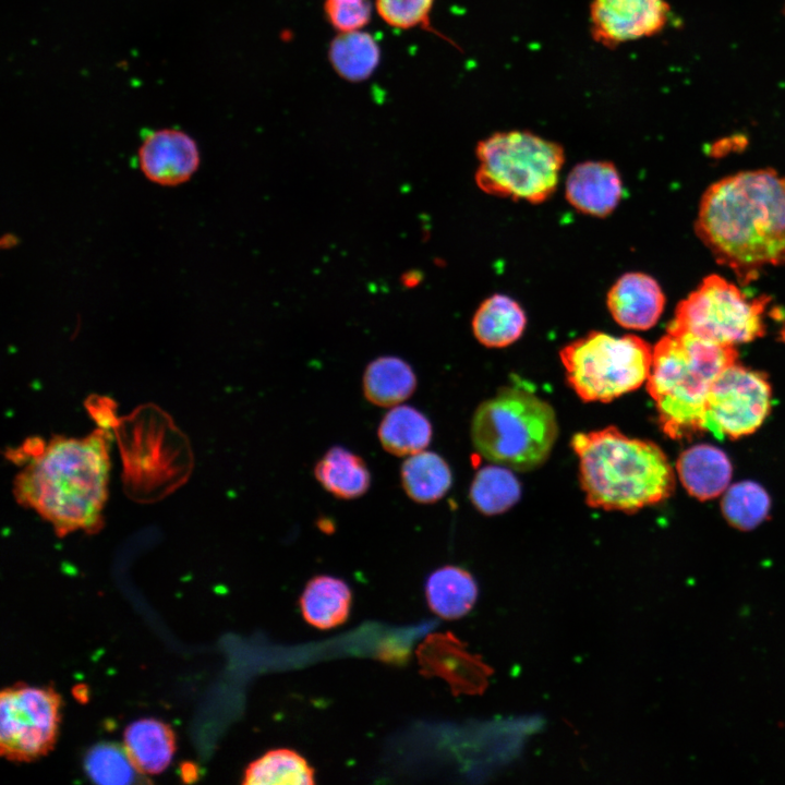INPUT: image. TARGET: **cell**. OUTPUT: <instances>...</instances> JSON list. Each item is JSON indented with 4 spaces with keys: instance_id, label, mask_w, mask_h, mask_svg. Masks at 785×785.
Segmentation results:
<instances>
[{
    "instance_id": "d6a6232c",
    "label": "cell",
    "mask_w": 785,
    "mask_h": 785,
    "mask_svg": "<svg viewBox=\"0 0 785 785\" xmlns=\"http://www.w3.org/2000/svg\"><path fill=\"white\" fill-rule=\"evenodd\" d=\"M422 278H423V276H422L421 271H418V270L407 271L401 276V283L403 287L413 288L421 282Z\"/></svg>"
},
{
    "instance_id": "5b68a950",
    "label": "cell",
    "mask_w": 785,
    "mask_h": 785,
    "mask_svg": "<svg viewBox=\"0 0 785 785\" xmlns=\"http://www.w3.org/2000/svg\"><path fill=\"white\" fill-rule=\"evenodd\" d=\"M558 434L550 403L520 387H505L473 414L471 439L487 460L519 471L540 467Z\"/></svg>"
},
{
    "instance_id": "7a4b0ae2",
    "label": "cell",
    "mask_w": 785,
    "mask_h": 785,
    "mask_svg": "<svg viewBox=\"0 0 785 785\" xmlns=\"http://www.w3.org/2000/svg\"><path fill=\"white\" fill-rule=\"evenodd\" d=\"M109 472L107 431L55 436L17 473L13 492L20 505L48 521L59 536L95 533L104 523Z\"/></svg>"
},
{
    "instance_id": "4dcf8cb0",
    "label": "cell",
    "mask_w": 785,
    "mask_h": 785,
    "mask_svg": "<svg viewBox=\"0 0 785 785\" xmlns=\"http://www.w3.org/2000/svg\"><path fill=\"white\" fill-rule=\"evenodd\" d=\"M324 14L339 33L360 31L372 17L369 0H325Z\"/></svg>"
},
{
    "instance_id": "2e32d148",
    "label": "cell",
    "mask_w": 785,
    "mask_h": 785,
    "mask_svg": "<svg viewBox=\"0 0 785 785\" xmlns=\"http://www.w3.org/2000/svg\"><path fill=\"white\" fill-rule=\"evenodd\" d=\"M676 469L687 492L700 500L712 499L725 492L733 472L726 454L704 444L683 451Z\"/></svg>"
},
{
    "instance_id": "7402d4cb",
    "label": "cell",
    "mask_w": 785,
    "mask_h": 785,
    "mask_svg": "<svg viewBox=\"0 0 785 785\" xmlns=\"http://www.w3.org/2000/svg\"><path fill=\"white\" fill-rule=\"evenodd\" d=\"M527 324L524 311L508 295L484 300L472 318L475 338L485 347L503 348L518 340Z\"/></svg>"
},
{
    "instance_id": "83f0119b",
    "label": "cell",
    "mask_w": 785,
    "mask_h": 785,
    "mask_svg": "<svg viewBox=\"0 0 785 785\" xmlns=\"http://www.w3.org/2000/svg\"><path fill=\"white\" fill-rule=\"evenodd\" d=\"M87 776L101 785L149 783L132 762L124 745L102 741L90 747L83 761Z\"/></svg>"
},
{
    "instance_id": "d4e9b609",
    "label": "cell",
    "mask_w": 785,
    "mask_h": 785,
    "mask_svg": "<svg viewBox=\"0 0 785 785\" xmlns=\"http://www.w3.org/2000/svg\"><path fill=\"white\" fill-rule=\"evenodd\" d=\"M328 58L341 78L357 83L375 72L381 61V48L370 33L361 29L345 32L331 40Z\"/></svg>"
},
{
    "instance_id": "e0dca14e",
    "label": "cell",
    "mask_w": 785,
    "mask_h": 785,
    "mask_svg": "<svg viewBox=\"0 0 785 785\" xmlns=\"http://www.w3.org/2000/svg\"><path fill=\"white\" fill-rule=\"evenodd\" d=\"M425 595L433 613L444 619H459L474 606L479 587L474 577L458 566H443L426 579Z\"/></svg>"
},
{
    "instance_id": "9c48e42d",
    "label": "cell",
    "mask_w": 785,
    "mask_h": 785,
    "mask_svg": "<svg viewBox=\"0 0 785 785\" xmlns=\"http://www.w3.org/2000/svg\"><path fill=\"white\" fill-rule=\"evenodd\" d=\"M61 699L51 687L15 685L0 696V752L28 762L48 753L57 739Z\"/></svg>"
},
{
    "instance_id": "277c9868",
    "label": "cell",
    "mask_w": 785,
    "mask_h": 785,
    "mask_svg": "<svg viewBox=\"0 0 785 785\" xmlns=\"http://www.w3.org/2000/svg\"><path fill=\"white\" fill-rule=\"evenodd\" d=\"M735 346L690 333H668L653 348L647 389L659 423L673 439L705 432V407L714 379L737 361Z\"/></svg>"
},
{
    "instance_id": "44dd1931",
    "label": "cell",
    "mask_w": 785,
    "mask_h": 785,
    "mask_svg": "<svg viewBox=\"0 0 785 785\" xmlns=\"http://www.w3.org/2000/svg\"><path fill=\"white\" fill-rule=\"evenodd\" d=\"M416 384L412 366L395 355H383L372 360L362 377L364 397L378 407L400 404L412 396Z\"/></svg>"
},
{
    "instance_id": "d6986e66",
    "label": "cell",
    "mask_w": 785,
    "mask_h": 785,
    "mask_svg": "<svg viewBox=\"0 0 785 785\" xmlns=\"http://www.w3.org/2000/svg\"><path fill=\"white\" fill-rule=\"evenodd\" d=\"M314 476L340 499H355L370 488L372 476L362 457L342 446L330 447L316 462Z\"/></svg>"
},
{
    "instance_id": "3957f363",
    "label": "cell",
    "mask_w": 785,
    "mask_h": 785,
    "mask_svg": "<svg viewBox=\"0 0 785 785\" xmlns=\"http://www.w3.org/2000/svg\"><path fill=\"white\" fill-rule=\"evenodd\" d=\"M571 447L579 458L585 502L593 508L630 514L661 503L675 488V474L664 451L615 426L578 433Z\"/></svg>"
},
{
    "instance_id": "9a60e30c",
    "label": "cell",
    "mask_w": 785,
    "mask_h": 785,
    "mask_svg": "<svg viewBox=\"0 0 785 785\" xmlns=\"http://www.w3.org/2000/svg\"><path fill=\"white\" fill-rule=\"evenodd\" d=\"M566 198L579 212L605 217L619 204L623 182L616 167L608 161L577 165L566 180Z\"/></svg>"
},
{
    "instance_id": "5bb4252c",
    "label": "cell",
    "mask_w": 785,
    "mask_h": 785,
    "mask_svg": "<svg viewBox=\"0 0 785 785\" xmlns=\"http://www.w3.org/2000/svg\"><path fill=\"white\" fill-rule=\"evenodd\" d=\"M606 303L617 324L628 329L645 330L661 317L665 295L651 276L627 273L612 286Z\"/></svg>"
},
{
    "instance_id": "52a82bcc",
    "label": "cell",
    "mask_w": 785,
    "mask_h": 785,
    "mask_svg": "<svg viewBox=\"0 0 785 785\" xmlns=\"http://www.w3.org/2000/svg\"><path fill=\"white\" fill-rule=\"evenodd\" d=\"M652 352L636 335L591 331L565 346L559 355L568 384L582 400L609 402L648 381Z\"/></svg>"
},
{
    "instance_id": "cb8c5ba5",
    "label": "cell",
    "mask_w": 785,
    "mask_h": 785,
    "mask_svg": "<svg viewBox=\"0 0 785 785\" xmlns=\"http://www.w3.org/2000/svg\"><path fill=\"white\" fill-rule=\"evenodd\" d=\"M400 481L409 498L432 504L443 498L452 484L451 470L438 454L422 450L408 456L400 468Z\"/></svg>"
},
{
    "instance_id": "4fadbf2b",
    "label": "cell",
    "mask_w": 785,
    "mask_h": 785,
    "mask_svg": "<svg viewBox=\"0 0 785 785\" xmlns=\"http://www.w3.org/2000/svg\"><path fill=\"white\" fill-rule=\"evenodd\" d=\"M200 158L195 140L176 128L148 131L137 152L143 174L162 186L189 181L200 166Z\"/></svg>"
},
{
    "instance_id": "6da1fadb",
    "label": "cell",
    "mask_w": 785,
    "mask_h": 785,
    "mask_svg": "<svg viewBox=\"0 0 785 785\" xmlns=\"http://www.w3.org/2000/svg\"><path fill=\"white\" fill-rule=\"evenodd\" d=\"M698 238L716 262L748 283L785 263V176L756 169L727 176L703 193Z\"/></svg>"
},
{
    "instance_id": "7c38bea8",
    "label": "cell",
    "mask_w": 785,
    "mask_h": 785,
    "mask_svg": "<svg viewBox=\"0 0 785 785\" xmlns=\"http://www.w3.org/2000/svg\"><path fill=\"white\" fill-rule=\"evenodd\" d=\"M668 17L666 0H592L591 35L596 43L613 48L660 33Z\"/></svg>"
},
{
    "instance_id": "8fae6325",
    "label": "cell",
    "mask_w": 785,
    "mask_h": 785,
    "mask_svg": "<svg viewBox=\"0 0 785 785\" xmlns=\"http://www.w3.org/2000/svg\"><path fill=\"white\" fill-rule=\"evenodd\" d=\"M420 673L448 683L454 696L483 695L494 669L452 632L428 635L416 650Z\"/></svg>"
},
{
    "instance_id": "8992f818",
    "label": "cell",
    "mask_w": 785,
    "mask_h": 785,
    "mask_svg": "<svg viewBox=\"0 0 785 785\" xmlns=\"http://www.w3.org/2000/svg\"><path fill=\"white\" fill-rule=\"evenodd\" d=\"M475 181L493 195L541 203L556 190L563 147L528 131L496 132L480 141Z\"/></svg>"
},
{
    "instance_id": "1f68e13d",
    "label": "cell",
    "mask_w": 785,
    "mask_h": 785,
    "mask_svg": "<svg viewBox=\"0 0 785 785\" xmlns=\"http://www.w3.org/2000/svg\"><path fill=\"white\" fill-rule=\"evenodd\" d=\"M182 780L186 783L195 782L200 777L198 766L190 761L183 762L180 766Z\"/></svg>"
},
{
    "instance_id": "484cf974",
    "label": "cell",
    "mask_w": 785,
    "mask_h": 785,
    "mask_svg": "<svg viewBox=\"0 0 785 785\" xmlns=\"http://www.w3.org/2000/svg\"><path fill=\"white\" fill-rule=\"evenodd\" d=\"M245 785H311L314 770L299 752L279 748L265 752L244 771Z\"/></svg>"
},
{
    "instance_id": "836d02e7",
    "label": "cell",
    "mask_w": 785,
    "mask_h": 785,
    "mask_svg": "<svg viewBox=\"0 0 785 785\" xmlns=\"http://www.w3.org/2000/svg\"><path fill=\"white\" fill-rule=\"evenodd\" d=\"M74 690L77 691V695H75V697H76L77 699H80V700H81V699L86 700V698H87V689H86L85 686H78V689L74 688Z\"/></svg>"
},
{
    "instance_id": "f1b7e54d",
    "label": "cell",
    "mask_w": 785,
    "mask_h": 785,
    "mask_svg": "<svg viewBox=\"0 0 785 785\" xmlns=\"http://www.w3.org/2000/svg\"><path fill=\"white\" fill-rule=\"evenodd\" d=\"M771 500L765 490L751 481L734 484L722 499L725 519L735 528L748 531L758 527L769 515Z\"/></svg>"
},
{
    "instance_id": "4316f807",
    "label": "cell",
    "mask_w": 785,
    "mask_h": 785,
    "mask_svg": "<svg viewBox=\"0 0 785 785\" xmlns=\"http://www.w3.org/2000/svg\"><path fill=\"white\" fill-rule=\"evenodd\" d=\"M520 495V484L510 468L497 463L480 469L470 487L472 504L488 516L508 510Z\"/></svg>"
},
{
    "instance_id": "ba28073f",
    "label": "cell",
    "mask_w": 785,
    "mask_h": 785,
    "mask_svg": "<svg viewBox=\"0 0 785 785\" xmlns=\"http://www.w3.org/2000/svg\"><path fill=\"white\" fill-rule=\"evenodd\" d=\"M768 297L749 299L718 275L705 277L676 307L668 333H690L702 339L735 346L763 336Z\"/></svg>"
},
{
    "instance_id": "f546056e",
    "label": "cell",
    "mask_w": 785,
    "mask_h": 785,
    "mask_svg": "<svg viewBox=\"0 0 785 785\" xmlns=\"http://www.w3.org/2000/svg\"><path fill=\"white\" fill-rule=\"evenodd\" d=\"M434 2L435 0H375V9L378 16L390 27L403 31L420 27L438 34L431 24Z\"/></svg>"
},
{
    "instance_id": "ac0fdd59",
    "label": "cell",
    "mask_w": 785,
    "mask_h": 785,
    "mask_svg": "<svg viewBox=\"0 0 785 785\" xmlns=\"http://www.w3.org/2000/svg\"><path fill=\"white\" fill-rule=\"evenodd\" d=\"M123 745L134 765L145 775L161 773L176 750L171 727L156 718H141L124 730Z\"/></svg>"
},
{
    "instance_id": "ffe728a7",
    "label": "cell",
    "mask_w": 785,
    "mask_h": 785,
    "mask_svg": "<svg viewBox=\"0 0 785 785\" xmlns=\"http://www.w3.org/2000/svg\"><path fill=\"white\" fill-rule=\"evenodd\" d=\"M351 601L352 593L346 581L321 575L306 583L300 607L307 624L318 629H330L347 620Z\"/></svg>"
},
{
    "instance_id": "603a6c76",
    "label": "cell",
    "mask_w": 785,
    "mask_h": 785,
    "mask_svg": "<svg viewBox=\"0 0 785 785\" xmlns=\"http://www.w3.org/2000/svg\"><path fill=\"white\" fill-rule=\"evenodd\" d=\"M377 436L382 447L398 457L411 456L430 445L433 428L427 416L408 404L387 411L379 422Z\"/></svg>"
},
{
    "instance_id": "30bf717a",
    "label": "cell",
    "mask_w": 785,
    "mask_h": 785,
    "mask_svg": "<svg viewBox=\"0 0 785 785\" xmlns=\"http://www.w3.org/2000/svg\"><path fill=\"white\" fill-rule=\"evenodd\" d=\"M772 390L764 374L737 361L713 382L705 407V432L736 439L753 433L771 409Z\"/></svg>"
}]
</instances>
